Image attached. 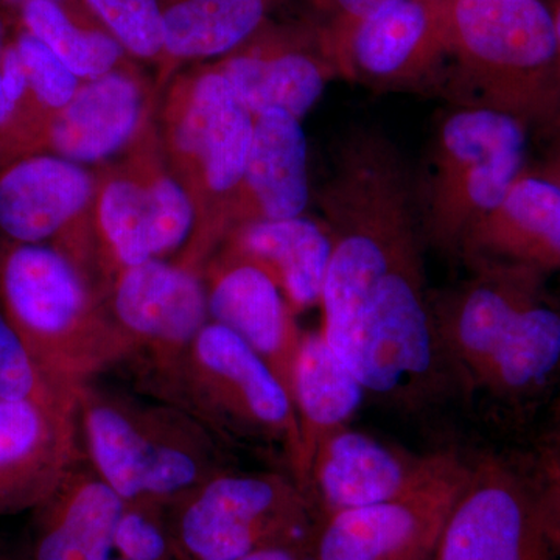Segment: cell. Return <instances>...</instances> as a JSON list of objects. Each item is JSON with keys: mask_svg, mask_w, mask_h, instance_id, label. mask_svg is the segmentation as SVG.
Returning a JSON list of instances; mask_svg holds the SVG:
<instances>
[{"mask_svg": "<svg viewBox=\"0 0 560 560\" xmlns=\"http://www.w3.org/2000/svg\"><path fill=\"white\" fill-rule=\"evenodd\" d=\"M213 68L254 117L280 109L300 120L323 97L327 83L340 77L319 25L267 22Z\"/></svg>", "mask_w": 560, "mask_h": 560, "instance_id": "obj_16", "label": "cell"}, {"mask_svg": "<svg viewBox=\"0 0 560 560\" xmlns=\"http://www.w3.org/2000/svg\"><path fill=\"white\" fill-rule=\"evenodd\" d=\"M94 220L108 283L121 268L165 260L189 242L194 205L165 161L156 121L97 173Z\"/></svg>", "mask_w": 560, "mask_h": 560, "instance_id": "obj_9", "label": "cell"}, {"mask_svg": "<svg viewBox=\"0 0 560 560\" xmlns=\"http://www.w3.org/2000/svg\"><path fill=\"white\" fill-rule=\"evenodd\" d=\"M11 2L24 3L25 0H11ZM55 2L61 3V5H65L66 9L72 11V13L75 14V16L81 18V20L97 22L90 13V10H88L84 0H55Z\"/></svg>", "mask_w": 560, "mask_h": 560, "instance_id": "obj_37", "label": "cell"}, {"mask_svg": "<svg viewBox=\"0 0 560 560\" xmlns=\"http://www.w3.org/2000/svg\"><path fill=\"white\" fill-rule=\"evenodd\" d=\"M469 267V278L433 296L438 338L459 390L477 389L501 341L541 298L539 271L488 260Z\"/></svg>", "mask_w": 560, "mask_h": 560, "instance_id": "obj_12", "label": "cell"}, {"mask_svg": "<svg viewBox=\"0 0 560 560\" xmlns=\"http://www.w3.org/2000/svg\"><path fill=\"white\" fill-rule=\"evenodd\" d=\"M0 312L44 374L70 393L135 357L106 294L54 246L0 237Z\"/></svg>", "mask_w": 560, "mask_h": 560, "instance_id": "obj_3", "label": "cell"}, {"mask_svg": "<svg viewBox=\"0 0 560 560\" xmlns=\"http://www.w3.org/2000/svg\"><path fill=\"white\" fill-rule=\"evenodd\" d=\"M77 400L86 458L124 501L168 506L234 469L232 447L178 405L95 378L81 383Z\"/></svg>", "mask_w": 560, "mask_h": 560, "instance_id": "obj_2", "label": "cell"}, {"mask_svg": "<svg viewBox=\"0 0 560 560\" xmlns=\"http://www.w3.org/2000/svg\"><path fill=\"white\" fill-rule=\"evenodd\" d=\"M160 110L162 153L195 212L194 231L175 261L201 275L226 238L256 117L213 65L175 77Z\"/></svg>", "mask_w": 560, "mask_h": 560, "instance_id": "obj_4", "label": "cell"}, {"mask_svg": "<svg viewBox=\"0 0 560 560\" xmlns=\"http://www.w3.org/2000/svg\"><path fill=\"white\" fill-rule=\"evenodd\" d=\"M470 463L460 459L425 488L400 499L352 508L320 518L313 560H431Z\"/></svg>", "mask_w": 560, "mask_h": 560, "instance_id": "obj_15", "label": "cell"}, {"mask_svg": "<svg viewBox=\"0 0 560 560\" xmlns=\"http://www.w3.org/2000/svg\"><path fill=\"white\" fill-rule=\"evenodd\" d=\"M14 110H16V108H14L13 105H10L9 101L5 98V92H3L2 86V77H0V127H3V125L10 120Z\"/></svg>", "mask_w": 560, "mask_h": 560, "instance_id": "obj_38", "label": "cell"}, {"mask_svg": "<svg viewBox=\"0 0 560 560\" xmlns=\"http://www.w3.org/2000/svg\"><path fill=\"white\" fill-rule=\"evenodd\" d=\"M556 418H560V377L558 385V397H556Z\"/></svg>", "mask_w": 560, "mask_h": 560, "instance_id": "obj_41", "label": "cell"}, {"mask_svg": "<svg viewBox=\"0 0 560 560\" xmlns=\"http://www.w3.org/2000/svg\"><path fill=\"white\" fill-rule=\"evenodd\" d=\"M558 429L551 438V445L545 453V458L541 459L540 469L560 471V418Z\"/></svg>", "mask_w": 560, "mask_h": 560, "instance_id": "obj_36", "label": "cell"}, {"mask_svg": "<svg viewBox=\"0 0 560 560\" xmlns=\"http://www.w3.org/2000/svg\"><path fill=\"white\" fill-rule=\"evenodd\" d=\"M323 11L326 21L320 24L327 49L337 62L338 70L348 49L349 40L364 21L388 9L399 0H312ZM341 77V73H340Z\"/></svg>", "mask_w": 560, "mask_h": 560, "instance_id": "obj_33", "label": "cell"}, {"mask_svg": "<svg viewBox=\"0 0 560 560\" xmlns=\"http://www.w3.org/2000/svg\"><path fill=\"white\" fill-rule=\"evenodd\" d=\"M113 560H125V559H121V558H116V559H113Z\"/></svg>", "mask_w": 560, "mask_h": 560, "instance_id": "obj_45", "label": "cell"}, {"mask_svg": "<svg viewBox=\"0 0 560 560\" xmlns=\"http://www.w3.org/2000/svg\"><path fill=\"white\" fill-rule=\"evenodd\" d=\"M291 401L300 430V488L316 451L330 434L349 427L368 390L324 340L320 331H302L291 377Z\"/></svg>", "mask_w": 560, "mask_h": 560, "instance_id": "obj_25", "label": "cell"}, {"mask_svg": "<svg viewBox=\"0 0 560 560\" xmlns=\"http://www.w3.org/2000/svg\"><path fill=\"white\" fill-rule=\"evenodd\" d=\"M560 377V311L540 300L530 304L490 359L477 389L508 405L537 399Z\"/></svg>", "mask_w": 560, "mask_h": 560, "instance_id": "obj_27", "label": "cell"}, {"mask_svg": "<svg viewBox=\"0 0 560 560\" xmlns=\"http://www.w3.org/2000/svg\"><path fill=\"white\" fill-rule=\"evenodd\" d=\"M0 400H24L47 407H79L77 393L61 389L44 374L0 312Z\"/></svg>", "mask_w": 560, "mask_h": 560, "instance_id": "obj_30", "label": "cell"}, {"mask_svg": "<svg viewBox=\"0 0 560 560\" xmlns=\"http://www.w3.org/2000/svg\"><path fill=\"white\" fill-rule=\"evenodd\" d=\"M279 0H164L162 79L180 62L223 58L253 38Z\"/></svg>", "mask_w": 560, "mask_h": 560, "instance_id": "obj_26", "label": "cell"}, {"mask_svg": "<svg viewBox=\"0 0 560 560\" xmlns=\"http://www.w3.org/2000/svg\"><path fill=\"white\" fill-rule=\"evenodd\" d=\"M319 202L331 238L324 340L368 396L411 411L436 404L456 388L434 324L410 165L383 132H350Z\"/></svg>", "mask_w": 560, "mask_h": 560, "instance_id": "obj_1", "label": "cell"}, {"mask_svg": "<svg viewBox=\"0 0 560 560\" xmlns=\"http://www.w3.org/2000/svg\"><path fill=\"white\" fill-rule=\"evenodd\" d=\"M539 489V515L544 560L560 556V471L540 469L536 477Z\"/></svg>", "mask_w": 560, "mask_h": 560, "instance_id": "obj_34", "label": "cell"}, {"mask_svg": "<svg viewBox=\"0 0 560 560\" xmlns=\"http://www.w3.org/2000/svg\"><path fill=\"white\" fill-rule=\"evenodd\" d=\"M308 201V147L301 120L280 109L260 114L232 200L228 235L246 224L302 217Z\"/></svg>", "mask_w": 560, "mask_h": 560, "instance_id": "obj_21", "label": "cell"}, {"mask_svg": "<svg viewBox=\"0 0 560 560\" xmlns=\"http://www.w3.org/2000/svg\"><path fill=\"white\" fill-rule=\"evenodd\" d=\"M201 276L209 319L256 350L290 394L302 331L278 283L257 265L219 254L210 257Z\"/></svg>", "mask_w": 560, "mask_h": 560, "instance_id": "obj_20", "label": "cell"}, {"mask_svg": "<svg viewBox=\"0 0 560 560\" xmlns=\"http://www.w3.org/2000/svg\"><path fill=\"white\" fill-rule=\"evenodd\" d=\"M97 175L77 162L35 154L0 171V234L60 250L91 282L103 272L94 206ZM105 278V276H103Z\"/></svg>", "mask_w": 560, "mask_h": 560, "instance_id": "obj_10", "label": "cell"}, {"mask_svg": "<svg viewBox=\"0 0 560 560\" xmlns=\"http://www.w3.org/2000/svg\"><path fill=\"white\" fill-rule=\"evenodd\" d=\"M545 560H560V556H559V558H548V559H545Z\"/></svg>", "mask_w": 560, "mask_h": 560, "instance_id": "obj_43", "label": "cell"}, {"mask_svg": "<svg viewBox=\"0 0 560 560\" xmlns=\"http://www.w3.org/2000/svg\"><path fill=\"white\" fill-rule=\"evenodd\" d=\"M124 500L86 456L36 514L32 560H113Z\"/></svg>", "mask_w": 560, "mask_h": 560, "instance_id": "obj_23", "label": "cell"}, {"mask_svg": "<svg viewBox=\"0 0 560 560\" xmlns=\"http://www.w3.org/2000/svg\"><path fill=\"white\" fill-rule=\"evenodd\" d=\"M147 383L150 396L189 411L230 447L280 453L296 480L300 430L289 390L234 331L209 320L183 359Z\"/></svg>", "mask_w": 560, "mask_h": 560, "instance_id": "obj_5", "label": "cell"}, {"mask_svg": "<svg viewBox=\"0 0 560 560\" xmlns=\"http://www.w3.org/2000/svg\"><path fill=\"white\" fill-rule=\"evenodd\" d=\"M238 560H313L311 550L300 547H275L253 552Z\"/></svg>", "mask_w": 560, "mask_h": 560, "instance_id": "obj_35", "label": "cell"}, {"mask_svg": "<svg viewBox=\"0 0 560 560\" xmlns=\"http://www.w3.org/2000/svg\"><path fill=\"white\" fill-rule=\"evenodd\" d=\"M431 560H544L536 477L499 456L470 463Z\"/></svg>", "mask_w": 560, "mask_h": 560, "instance_id": "obj_11", "label": "cell"}, {"mask_svg": "<svg viewBox=\"0 0 560 560\" xmlns=\"http://www.w3.org/2000/svg\"><path fill=\"white\" fill-rule=\"evenodd\" d=\"M25 31L47 47L81 81L101 79L127 65V51L98 22L81 20L55 0L21 3Z\"/></svg>", "mask_w": 560, "mask_h": 560, "instance_id": "obj_28", "label": "cell"}, {"mask_svg": "<svg viewBox=\"0 0 560 560\" xmlns=\"http://www.w3.org/2000/svg\"><path fill=\"white\" fill-rule=\"evenodd\" d=\"M459 256L503 261L544 275L560 268V187L545 176L522 175L499 208L467 235Z\"/></svg>", "mask_w": 560, "mask_h": 560, "instance_id": "obj_22", "label": "cell"}, {"mask_svg": "<svg viewBox=\"0 0 560 560\" xmlns=\"http://www.w3.org/2000/svg\"><path fill=\"white\" fill-rule=\"evenodd\" d=\"M463 459L456 453H411L345 427L313 456L301 489L313 517L400 499L441 478Z\"/></svg>", "mask_w": 560, "mask_h": 560, "instance_id": "obj_13", "label": "cell"}, {"mask_svg": "<svg viewBox=\"0 0 560 560\" xmlns=\"http://www.w3.org/2000/svg\"><path fill=\"white\" fill-rule=\"evenodd\" d=\"M215 254L249 261L268 272L298 315L320 302L331 238L326 226L304 215L259 221L231 232Z\"/></svg>", "mask_w": 560, "mask_h": 560, "instance_id": "obj_24", "label": "cell"}, {"mask_svg": "<svg viewBox=\"0 0 560 560\" xmlns=\"http://www.w3.org/2000/svg\"><path fill=\"white\" fill-rule=\"evenodd\" d=\"M83 448L79 407L0 400V515L38 510Z\"/></svg>", "mask_w": 560, "mask_h": 560, "instance_id": "obj_19", "label": "cell"}, {"mask_svg": "<svg viewBox=\"0 0 560 560\" xmlns=\"http://www.w3.org/2000/svg\"><path fill=\"white\" fill-rule=\"evenodd\" d=\"M114 551L125 560H176L167 506L153 501H124Z\"/></svg>", "mask_w": 560, "mask_h": 560, "instance_id": "obj_32", "label": "cell"}, {"mask_svg": "<svg viewBox=\"0 0 560 560\" xmlns=\"http://www.w3.org/2000/svg\"><path fill=\"white\" fill-rule=\"evenodd\" d=\"M456 0H399L363 22L342 55L340 73L377 90L436 79L452 60Z\"/></svg>", "mask_w": 560, "mask_h": 560, "instance_id": "obj_17", "label": "cell"}, {"mask_svg": "<svg viewBox=\"0 0 560 560\" xmlns=\"http://www.w3.org/2000/svg\"><path fill=\"white\" fill-rule=\"evenodd\" d=\"M3 49H5V47H3V24L2 20H0V55H2Z\"/></svg>", "mask_w": 560, "mask_h": 560, "instance_id": "obj_42", "label": "cell"}, {"mask_svg": "<svg viewBox=\"0 0 560 560\" xmlns=\"http://www.w3.org/2000/svg\"><path fill=\"white\" fill-rule=\"evenodd\" d=\"M154 103L149 84L128 62L83 81L72 101L40 125L28 156L51 154L81 165L120 156L153 121Z\"/></svg>", "mask_w": 560, "mask_h": 560, "instance_id": "obj_18", "label": "cell"}, {"mask_svg": "<svg viewBox=\"0 0 560 560\" xmlns=\"http://www.w3.org/2000/svg\"><path fill=\"white\" fill-rule=\"evenodd\" d=\"M545 178L551 179L552 183L558 184L560 187V164L556 165L555 171H552V173H548Z\"/></svg>", "mask_w": 560, "mask_h": 560, "instance_id": "obj_40", "label": "cell"}, {"mask_svg": "<svg viewBox=\"0 0 560 560\" xmlns=\"http://www.w3.org/2000/svg\"><path fill=\"white\" fill-rule=\"evenodd\" d=\"M113 318L145 360V381L172 370L209 323L200 272L178 261L149 260L121 268L109 280Z\"/></svg>", "mask_w": 560, "mask_h": 560, "instance_id": "obj_14", "label": "cell"}, {"mask_svg": "<svg viewBox=\"0 0 560 560\" xmlns=\"http://www.w3.org/2000/svg\"><path fill=\"white\" fill-rule=\"evenodd\" d=\"M552 22H555L556 35H558L560 47V0H555L551 5Z\"/></svg>", "mask_w": 560, "mask_h": 560, "instance_id": "obj_39", "label": "cell"}, {"mask_svg": "<svg viewBox=\"0 0 560 560\" xmlns=\"http://www.w3.org/2000/svg\"><path fill=\"white\" fill-rule=\"evenodd\" d=\"M525 121L459 103L434 125L416 197L427 245L459 256L469 232L499 208L523 175Z\"/></svg>", "mask_w": 560, "mask_h": 560, "instance_id": "obj_6", "label": "cell"}, {"mask_svg": "<svg viewBox=\"0 0 560 560\" xmlns=\"http://www.w3.org/2000/svg\"><path fill=\"white\" fill-rule=\"evenodd\" d=\"M94 20L114 36L128 57L161 65L164 54V0H84Z\"/></svg>", "mask_w": 560, "mask_h": 560, "instance_id": "obj_29", "label": "cell"}, {"mask_svg": "<svg viewBox=\"0 0 560 560\" xmlns=\"http://www.w3.org/2000/svg\"><path fill=\"white\" fill-rule=\"evenodd\" d=\"M176 560H238L275 547L311 550L315 517L291 474L223 471L167 506Z\"/></svg>", "mask_w": 560, "mask_h": 560, "instance_id": "obj_8", "label": "cell"}, {"mask_svg": "<svg viewBox=\"0 0 560 560\" xmlns=\"http://www.w3.org/2000/svg\"><path fill=\"white\" fill-rule=\"evenodd\" d=\"M451 61L463 103L526 121L558 102L559 40L540 0H456Z\"/></svg>", "mask_w": 560, "mask_h": 560, "instance_id": "obj_7", "label": "cell"}, {"mask_svg": "<svg viewBox=\"0 0 560 560\" xmlns=\"http://www.w3.org/2000/svg\"><path fill=\"white\" fill-rule=\"evenodd\" d=\"M0 560H10V559H7V558H3V556H0Z\"/></svg>", "mask_w": 560, "mask_h": 560, "instance_id": "obj_44", "label": "cell"}, {"mask_svg": "<svg viewBox=\"0 0 560 560\" xmlns=\"http://www.w3.org/2000/svg\"><path fill=\"white\" fill-rule=\"evenodd\" d=\"M25 75H27V94L46 116L65 108L80 90L81 81L43 43L28 31H22L14 40Z\"/></svg>", "mask_w": 560, "mask_h": 560, "instance_id": "obj_31", "label": "cell"}]
</instances>
